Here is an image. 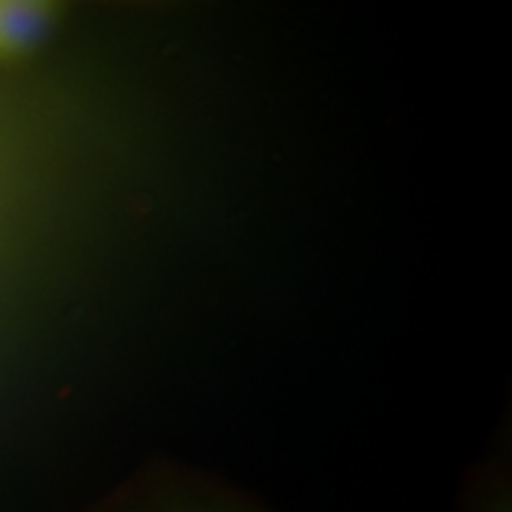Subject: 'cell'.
Segmentation results:
<instances>
[{"label": "cell", "mask_w": 512, "mask_h": 512, "mask_svg": "<svg viewBox=\"0 0 512 512\" xmlns=\"http://www.w3.org/2000/svg\"><path fill=\"white\" fill-rule=\"evenodd\" d=\"M60 8L46 0H0V60L22 57L55 29Z\"/></svg>", "instance_id": "obj_1"}, {"label": "cell", "mask_w": 512, "mask_h": 512, "mask_svg": "<svg viewBox=\"0 0 512 512\" xmlns=\"http://www.w3.org/2000/svg\"><path fill=\"white\" fill-rule=\"evenodd\" d=\"M143 512H197V510H185V508H155V510H143Z\"/></svg>", "instance_id": "obj_2"}]
</instances>
